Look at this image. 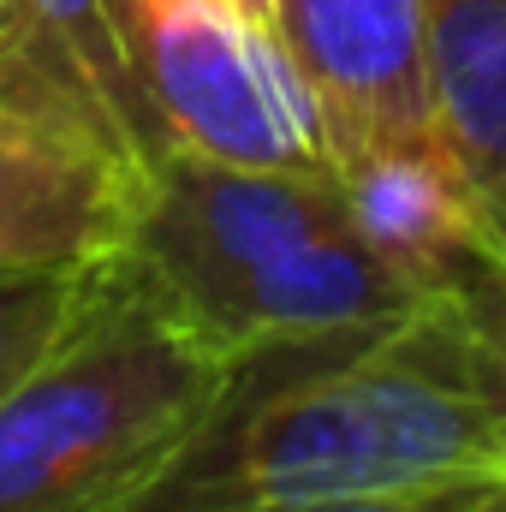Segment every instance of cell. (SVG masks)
<instances>
[{"label": "cell", "instance_id": "obj_4", "mask_svg": "<svg viewBox=\"0 0 506 512\" xmlns=\"http://www.w3.org/2000/svg\"><path fill=\"white\" fill-rule=\"evenodd\" d=\"M126 42L161 155L280 173L334 167L298 66L245 0H126Z\"/></svg>", "mask_w": 506, "mask_h": 512}, {"label": "cell", "instance_id": "obj_6", "mask_svg": "<svg viewBox=\"0 0 506 512\" xmlns=\"http://www.w3.org/2000/svg\"><path fill=\"white\" fill-rule=\"evenodd\" d=\"M143 173L0 90V274H84L126 251Z\"/></svg>", "mask_w": 506, "mask_h": 512}, {"label": "cell", "instance_id": "obj_5", "mask_svg": "<svg viewBox=\"0 0 506 512\" xmlns=\"http://www.w3.org/2000/svg\"><path fill=\"white\" fill-rule=\"evenodd\" d=\"M268 24L298 66L328 161L429 143V0H268Z\"/></svg>", "mask_w": 506, "mask_h": 512}, {"label": "cell", "instance_id": "obj_1", "mask_svg": "<svg viewBox=\"0 0 506 512\" xmlns=\"http://www.w3.org/2000/svg\"><path fill=\"white\" fill-rule=\"evenodd\" d=\"M506 477V280L477 262L399 316L262 346L126 512H274Z\"/></svg>", "mask_w": 506, "mask_h": 512}, {"label": "cell", "instance_id": "obj_2", "mask_svg": "<svg viewBox=\"0 0 506 512\" xmlns=\"http://www.w3.org/2000/svg\"><path fill=\"white\" fill-rule=\"evenodd\" d=\"M126 256L227 358L370 328L429 292L364 245L334 167L161 155L137 191Z\"/></svg>", "mask_w": 506, "mask_h": 512}, {"label": "cell", "instance_id": "obj_8", "mask_svg": "<svg viewBox=\"0 0 506 512\" xmlns=\"http://www.w3.org/2000/svg\"><path fill=\"white\" fill-rule=\"evenodd\" d=\"M429 90L483 262L506 280V0H429Z\"/></svg>", "mask_w": 506, "mask_h": 512}, {"label": "cell", "instance_id": "obj_3", "mask_svg": "<svg viewBox=\"0 0 506 512\" xmlns=\"http://www.w3.org/2000/svg\"><path fill=\"white\" fill-rule=\"evenodd\" d=\"M233 364L126 251L96 262L60 334L0 387V512H126Z\"/></svg>", "mask_w": 506, "mask_h": 512}, {"label": "cell", "instance_id": "obj_7", "mask_svg": "<svg viewBox=\"0 0 506 512\" xmlns=\"http://www.w3.org/2000/svg\"><path fill=\"white\" fill-rule=\"evenodd\" d=\"M0 90L149 179L161 137L131 72L126 0H0Z\"/></svg>", "mask_w": 506, "mask_h": 512}, {"label": "cell", "instance_id": "obj_12", "mask_svg": "<svg viewBox=\"0 0 506 512\" xmlns=\"http://www.w3.org/2000/svg\"><path fill=\"white\" fill-rule=\"evenodd\" d=\"M245 6H251V12H262V18H268V0H245Z\"/></svg>", "mask_w": 506, "mask_h": 512}, {"label": "cell", "instance_id": "obj_11", "mask_svg": "<svg viewBox=\"0 0 506 512\" xmlns=\"http://www.w3.org/2000/svg\"><path fill=\"white\" fill-rule=\"evenodd\" d=\"M274 512H506V477L495 483H429V489H387V495H340Z\"/></svg>", "mask_w": 506, "mask_h": 512}, {"label": "cell", "instance_id": "obj_9", "mask_svg": "<svg viewBox=\"0 0 506 512\" xmlns=\"http://www.w3.org/2000/svg\"><path fill=\"white\" fill-rule=\"evenodd\" d=\"M334 179L346 191V209H352V227L364 233V245L387 268H399L411 286H435V280H453L483 262L465 185H459L441 137L346 155V161H334Z\"/></svg>", "mask_w": 506, "mask_h": 512}, {"label": "cell", "instance_id": "obj_10", "mask_svg": "<svg viewBox=\"0 0 506 512\" xmlns=\"http://www.w3.org/2000/svg\"><path fill=\"white\" fill-rule=\"evenodd\" d=\"M84 274H0V387L30 370V358L60 334V322L72 316Z\"/></svg>", "mask_w": 506, "mask_h": 512}]
</instances>
